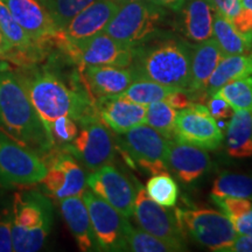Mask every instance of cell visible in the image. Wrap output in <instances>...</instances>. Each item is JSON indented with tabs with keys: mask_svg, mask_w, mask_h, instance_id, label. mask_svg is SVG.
<instances>
[{
	"mask_svg": "<svg viewBox=\"0 0 252 252\" xmlns=\"http://www.w3.org/2000/svg\"><path fill=\"white\" fill-rule=\"evenodd\" d=\"M17 71L48 133L54 121L63 116L74 119L80 126L99 119L94 99L78 69L68 81L49 65L36 64L18 68Z\"/></svg>",
	"mask_w": 252,
	"mask_h": 252,
	"instance_id": "6da1fadb",
	"label": "cell"
},
{
	"mask_svg": "<svg viewBox=\"0 0 252 252\" xmlns=\"http://www.w3.org/2000/svg\"><path fill=\"white\" fill-rule=\"evenodd\" d=\"M0 132L42 158L54 147L20 75L0 63Z\"/></svg>",
	"mask_w": 252,
	"mask_h": 252,
	"instance_id": "7a4b0ae2",
	"label": "cell"
},
{
	"mask_svg": "<svg viewBox=\"0 0 252 252\" xmlns=\"http://www.w3.org/2000/svg\"><path fill=\"white\" fill-rule=\"evenodd\" d=\"M191 46L186 41L162 39L135 47L130 69L135 80H147L186 91L190 71Z\"/></svg>",
	"mask_w": 252,
	"mask_h": 252,
	"instance_id": "3957f363",
	"label": "cell"
},
{
	"mask_svg": "<svg viewBox=\"0 0 252 252\" xmlns=\"http://www.w3.org/2000/svg\"><path fill=\"white\" fill-rule=\"evenodd\" d=\"M13 251L35 252L45 244L53 226V204L41 191L28 189L14 194Z\"/></svg>",
	"mask_w": 252,
	"mask_h": 252,
	"instance_id": "277c9868",
	"label": "cell"
},
{
	"mask_svg": "<svg viewBox=\"0 0 252 252\" xmlns=\"http://www.w3.org/2000/svg\"><path fill=\"white\" fill-rule=\"evenodd\" d=\"M166 19V8L150 0L128 1L121 4L103 32L119 42L138 47L159 34Z\"/></svg>",
	"mask_w": 252,
	"mask_h": 252,
	"instance_id": "5b68a950",
	"label": "cell"
},
{
	"mask_svg": "<svg viewBox=\"0 0 252 252\" xmlns=\"http://www.w3.org/2000/svg\"><path fill=\"white\" fill-rule=\"evenodd\" d=\"M54 46L80 71L89 65L130 68L135 54V47L119 42L104 32L77 41L63 39L58 32L54 37Z\"/></svg>",
	"mask_w": 252,
	"mask_h": 252,
	"instance_id": "8992f818",
	"label": "cell"
},
{
	"mask_svg": "<svg viewBox=\"0 0 252 252\" xmlns=\"http://www.w3.org/2000/svg\"><path fill=\"white\" fill-rule=\"evenodd\" d=\"M185 234L210 251L225 252L237 237L229 217L213 209H175Z\"/></svg>",
	"mask_w": 252,
	"mask_h": 252,
	"instance_id": "52a82bcc",
	"label": "cell"
},
{
	"mask_svg": "<svg viewBox=\"0 0 252 252\" xmlns=\"http://www.w3.org/2000/svg\"><path fill=\"white\" fill-rule=\"evenodd\" d=\"M46 173L41 157L0 132V188H28L40 184Z\"/></svg>",
	"mask_w": 252,
	"mask_h": 252,
	"instance_id": "ba28073f",
	"label": "cell"
},
{
	"mask_svg": "<svg viewBox=\"0 0 252 252\" xmlns=\"http://www.w3.org/2000/svg\"><path fill=\"white\" fill-rule=\"evenodd\" d=\"M128 162L134 161L145 172L159 174L168 169V139L150 125L141 124L117 135Z\"/></svg>",
	"mask_w": 252,
	"mask_h": 252,
	"instance_id": "9c48e42d",
	"label": "cell"
},
{
	"mask_svg": "<svg viewBox=\"0 0 252 252\" xmlns=\"http://www.w3.org/2000/svg\"><path fill=\"white\" fill-rule=\"evenodd\" d=\"M41 159L47 167L45 178L41 181L46 194L58 201L83 194L87 186L86 174L70 153L54 146Z\"/></svg>",
	"mask_w": 252,
	"mask_h": 252,
	"instance_id": "30bf717a",
	"label": "cell"
},
{
	"mask_svg": "<svg viewBox=\"0 0 252 252\" xmlns=\"http://www.w3.org/2000/svg\"><path fill=\"white\" fill-rule=\"evenodd\" d=\"M82 198L87 204L99 251H127V219L91 190H84Z\"/></svg>",
	"mask_w": 252,
	"mask_h": 252,
	"instance_id": "8fae6325",
	"label": "cell"
},
{
	"mask_svg": "<svg viewBox=\"0 0 252 252\" xmlns=\"http://www.w3.org/2000/svg\"><path fill=\"white\" fill-rule=\"evenodd\" d=\"M59 147L70 153L90 172L111 163L116 153L111 132L99 119L81 125L75 139Z\"/></svg>",
	"mask_w": 252,
	"mask_h": 252,
	"instance_id": "7c38bea8",
	"label": "cell"
},
{
	"mask_svg": "<svg viewBox=\"0 0 252 252\" xmlns=\"http://www.w3.org/2000/svg\"><path fill=\"white\" fill-rule=\"evenodd\" d=\"M174 139L206 151L219 149L223 133L206 105L193 103L176 113Z\"/></svg>",
	"mask_w": 252,
	"mask_h": 252,
	"instance_id": "4fadbf2b",
	"label": "cell"
},
{
	"mask_svg": "<svg viewBox=\"0 0 252 252\" xmlns=\"http://www.w3.org/2000/svg\"><path fill=\"white\" fill-rule=\"evenodd\" d=\"M133 216L135 222L145 231L166 241L186 245V234L175 212H169L165 207L154 202L138 181Z\"/></svg>",
	"mask_w": 252,
	"mask_h": 252,
	"instance_id": "5bb4252c",
	"label": "cell"
},
{
	"mask_svg": "<svg viewBox=\"0 0 252 252\" xmlns=\"http://www.w3.org/2000/svg\"><path fill=\"white\" fill-rule=\"evenodd\" d=\"M87 185L91 191L117 209L123 216H133L135 189L131 181L115 166L104 165L88 176Z\"/></svg>",
	"mask_w": 252,
	"mask_h": 252,
	"instance_id": "9a60e30c",
	"label": "cell"
},
{
	"mask_svg": "<svg viewBox=\"0 0 252 252\" xmlns=\"http://www.w3.org/2000/svg\"><path fill=\"white\" fill-rule=\"evenodd\" d=\"M15 21L32 39L41 43H53L59 30L47 9L37 0H2Z\"/></svg>",
	"mask_w": 252,
	"mask_h": 252,
	"instance_id": "2e32d148",
	"label": "cell"
},
{
	"mask_svg": "<svg viewBox=\"0 0 252 252\" xmlns=\"http://www.w3.org/2000/svg\"><path fill=\"white\" fill-rule=\"evenodd\" d=\"M119 6L121 4L115 0H96L71 19L62 31H59V35L69 41L83 40L96 35L105 30Z\"/></svg>",
	"mask_w": 252,
	"mask_h": 252,
	"instance_id": "e0dca14e",
	"label": "cell"
},
{
	"mask_svg": "<svg viewBox=\"0 0 252 252\" xmlns=\"http://www.w3.org/2000/svg\"><path fill=\"white\" fill-rule=\"evenodd\" d=\"M94 104L100 122L117 134L146 123V106L141 104L118 96L102 97L94 100Z\"/></svg>",
	"mask_w": 252,
	"mask_h": 252,
	"instance_id": "ac0fdd59",
	"label": "cell"
},
{
	"mask_svg": "<svg viewBox=\"0 0 252 252\" xmlns=\"http://www.w3.org/2000/svg\"><path fill=\"white\" fill-rule=\"evenodd\" d=\"M210 165L212 160L206 150L176 139L168 140V167L185 185L198 180Z\"/></svg>",
	"mask_w": 252,
	"mask_h": 252,
	"instance_id": "d6986e66",
	"label": "cell"
},
{
	"mask_svg": "<svg viewBox=\"0 0 252 252\" xmlns=\"http://www.w3.org/2000/svg\"><path fill=\"white\" fill-rule=\"evenodd\" d=\"M222 58V52L214 37L191 47L190 71L186 89V93L190 96L191 99L207 96V84Z\"/></svg>",
	"mask_w": 252,
	"mask_h": 252,
	"instance_id": "ffe728a7",
	"label": "cell"
},
{
	"mask_svg": "<svg viewBox=\"0 0 252 252\" xmlns=\"http://www.w3.org/2000/svg\"><path fill=\"white\" fill-rule=\"evenodd\" d=\"M84 83L91 97L96 100L102 97L117 96L135 81L130 68L113 65H89L81 70Z\"/></svg>",
	"mask_w": 252,
	"mask_h": 252,
	"instance_id": "44dd1931",
	"label": "cell"
},
{
	"mask_svg": "<svg viewBox=\"0 0 252 252\" xmlns=\"http://www.w3.org/2000/svg\"><path fill=\"white\" fill-rule=\"evenodd\" d=\"M214 6L209 0H185L178 9L179 30L189 41L202 42L213 37Z\"/></svg>",
	"mask_w": 252,
	"mask_h": 252,
	"instance_id": "7402d4cb",
	"label": "cell"
},
{
	"mask_svg": "<svg viewBox=\"0 0 252 252\" xmlns=\"http://www.w3.org/2000/svg\"><path fill=\"white\" fill-rule=\"evenodd\" d=\"M61 214L74 236L78 249L83 252L99 251L87 204L81 196H70L60 200Z\"/></svg>",
	"mask_w": 252,
	"mask_h": 252,
	"instance_id": "603a6c76",
	"label": "cell"
},
{
	"mask_svg": "<svg viewBox=\"0 0 252 252\" xmlns=\"http://www.w3.org/2000/svg\"><path fill=\"white\" fill-rule=\"evenodd\" d=\"M225 150L235 159L252 157V111H234L226 128Z\"/></svg>",
	"mask_w": 252,
	"mask_h": 252,
	"instance_id": "cb8c5ba5",
	"label": "cell"
},
{
	"mask_svg": "<svg viewBox=\"0 0 252 252\" xmlns=\"http://www.w3.org/2000/svg\"><path fill=\"white\" fill-rule=\"evenodd\" d=\"M213 36L223 56L244 55L251 52L252 42L236 30L228 18L214 11Z\"/></svg>",
	"mask_w": 252,
	"mask_h": 252,
	"instance_id": "d4e9b609",
	"label": "cell"
},
{
	"mask_svg": "<svg viewBox=\"0 0 252 252\" xmlns=\"http://www.w3.org/2000/svg\"><path fill=\"white\" fill-rule=\"evenodd\" d=\"M252 75V55L223 56L209 78L206 94L212 96L228 82Z\"/></svg>",
	"mask_w": 252,
	"mask_h": 252,
	"instance_id": "484cf974",
	"label": "cell"
},
{
	"mask_svg": "<svg viewBox=\"0 0 252 252\" xmlns=\"http://www.w3.org/2000/svg\"><path fill=\"white\" fill-rule=\"evenodd\" d=\"M214 203L220 207L231 220L237 235H252V201L239 197L212 196Z\"/></svg>",
	"mask_w": 252,
	"mask_h": 252,
	"instance_id": "4316f807",
	"label": "cell"
},
{
	"mask_svg": "<svg viewBox=\"0 0 252 252\" xmlns=\"http://www.w3.org/2000/svg\"><path fill=\"white\" fill-rule=\"evenodd\" d=\"M127 251L134 252H176L186 251V245L159 238L145 230H137L130 224L126 231Z\"/></svg>",
	"mask_w": 252,
	"mask_h": 252,
	"instance_id": "83f0119b",
	"label": "cell"
},
{
	"mask_svg": "<svg viewBox=\"0 0 252 252\" xmlns=\"http://www.w3.org/2000/svg\"><path fill=\"white\" fill-rule=\"evenodd\" d=\"M212 196L239 197L252 201V176L224 172L214 181Z\"/></svg>",
	"mask_w": 252,
	"mask_h": 252,
	"instance_id": "f1b7e54d",
	"label": "cell"
},
{
	"mask_svg": "<svg viewBox=\"0 0 252 252\" xmlns=\"http://www.w3.org/2000/svg\"><path fill=\"white\" fill-rule=\"evenodd\" d=\"M172 91H174V89L162 86L157 82L135 80L127 87V89L117 96L123 99L147 106L149 104L158 102V100H165Z\"/></svg>",
	"mask_w": 252,
	"mask_h": 252,
	"instance_id": "f546056e",
	"label": "cell"
},
{
	"mask_svg": "<svg viewBox=\"0 0 252 252\" xmlns=\"http://www.w3.org/2000/svg\"><path fill=\"white\" fill-rule=\"evenodd\" d=\"M214 94L229 103L234 111L237 110L252 111V76L228 82Z\"/></svg>",
	"mask_w": 252,
	"mask_h": 252,
	"instance_id": "4dcf8cb0",
	"label": "cell"
},
{
	"mask_svg": "<svg viewBox=\"0 0 252 252\" xmlns=\"http://www.w3.org/2000/svg\"><path fill=\"white\" fill-rule=\"evenodd\" d=\"M176 110L166 100H158L146 106V123L166 139H174Z\"/></svg>",
	"mask_w": 252,
	"mask_h": 252,
	"instance_id": "1f68e13d",
	"label": "cell"
},
{
	"mask_svg": "<svg viewBox=\"0 0 252 252\" xmlns=\"http://www.w3.org/2000/svg\"><path fill=\"white\" fill-rule=\"evenodd\" d=\"M146 193L154 202L171 208L178 202L179 187L174 179L167 172L156 174L147 181Z\"/></svg>",
	"mask_w": 252,
	"mask_h": 252,
	"instance_id": "d6a6232c",
	"label": "cell"
},
{
	"mask_svg": "<svg viewBox=\"0 0 252 252\" xmlns=\"http://www.w3.org/2000/svg\"><path fill=\"white\" fill-rule=\"evenodd\" d=\"M96 0H43L42 6L47 9L56 28L62 31L80 12Z\"/></svg>",
	"mask_w": 252,
	"mask_h": 252,
	"instance_id": "836d02e7",
	"label": "cell"
},
{
	"mask_svg": "<svg viewBox=\"0 0 252 252\" xmlns=\"http://www.w3.org/2000/svg\"><path fill=\"white\" fill-rule=\"evenodd\" d=\"M78 133L76 122L70 117L63 116L54 121L49 128V134L54 141V146H63L75 139Z\"/></svg>",
	"mask_w": 252,
	"mask_h": 252,
	"instance_id": "e575fe53",
	"label": "cell"
},
{
	"mask_svg": "<svg viewBox=\"0 0 252 252\" xmlns=\"http://www.w3.org/2000/svg\"><path fill=\"white\" fill-rule=\"evenodd\" d=\"M12 225H13V213L12 209L7 208L0 214V252L13 251Z\"/></svg>",
	"mask_w": 252,
	"mask_h": 252,
	"instance_id": "d590c367",
	"label": "cell"
},
{
	"mask_svg": "<svg viewBox=\"0 0 252 252\" xmlns=\"http://www.w3.org/2000/svg\"><path fill=\"white\" fill-rule=\"evenodd\" d=\"M207 108L209 110L210 115L217 119L230 118L234 113V109L229 105V103H226L224 99L216 94H212L210 98L208 99Z\"/></svg>",
	"mask_w": 252,
	"mask_h": 252,
	"instance_id": "8d00e7d4",
	"label": "cell"
},
{
	"mask_svg": "<svg viewBox=\"0 0 252 252\" xmlns=\"http://www.w3.org/2000/svg\"><path fill=\"white\" fill-rule=\"evenodd\" d=\"M209 1L212 2L215 11H219L230 21L234 20L242 11L241 0H209Z\"/></svg>",
	"mask_w": 252,
	"mask_h": 252,
	"instance_id": "74e56055",
	"label": "cell"
},
{
	"mask_svg": "<svg viewBox=\"0 0 252 252\" xmlns=\"http://www.w3.org/2000/svg\"><path fill=\"white\" fill-rule=\"evenodd\" d=\"M165 100L175 110L187 109L193 104V99H191L190 96L184 90L172 91V93L167 96V98Z\"/></svg>",
	"mask_w": 252,
	"mask_h": 252,
	"instance_id": "f35d334b",
	"label": "cell"
},
{
	"mask_svg": "<svg viewBox=\"0 0 252 252\" xmlns=\"http://www.w3.org/2000/svg\"><path fill=\"white\" fill-rule=\"evenodd\" d=\"M225 252H252V235H237Z\"/></svg>",
	"mask_w": 252,
	"mask_h": 252,
	"instance_id": "ab89813d",
	"label": "cell"
},
{
	"mask_svg": "<svg viewBox=\"0 0 252 252\" xmlns=\"http://www.w3.org/2000/svg\"><path fill=\"white\" fill-rule=\"evenodd\" d=\"M13 46L9 43V41L6 39L4 34H2V32L0 31V59L7 61V59L9 58V55L13 53Z\"/></svg>",
	"mask_w": 252,
	"mask_h": 252,
	"instance_id": "60d3db41",
	"label": "cell"
},
{
	"mask_svg": "<svg viewBox=\"0 0 252 252\" xmlns=\"http://www.w3.org/2000/svg\"><path fill=\"white\" fill-rule=\"evenodd\" d=\"M150 1L154 2V4L161 6V7L173 9V11H178L181 7V5L184 4L185 0H150Z\"/></svg>",
	"mask_w": 252,
	"mask_h": 252,
	"instance_id": "b9f144b4",
	"label": "cell"
},
{
	"mask_svg": "<svg viewBox=\"0 0 252 252\" xmlns=\"http://www.w3.org/2000/svg\"><path fill=\"white\" fill-rule=\"evenodd\" d=\"M242 7L252 12V0H241Z\"/></svg>",
	"mask_w": 252,
	"mask_h": 252,
	"instance_id": "7bdbcfd3",
	"label": "cell"
},
{
	"mask_svg": "<svg viewBox=\"0 0 252 252\" xmlns=\"http://www.w3.org/2000/svg\"><path fill=\"white\" fill-rule=\"evenodd\" d=\"M115 1L119 2V4H124V2H128V1H138V0H115Z\"/></svg>",
	"mask_w": 252,
	"mask_h": 252,
	"instance_id": "ee69618b",
	"label": "cell"
},
{
	"mask_svg": "<svg viewBox=\"0 0 252 252\" xmlns=\"http://www.w3.org/2000/svg\"><path fill=\"white\" fill-rule=\"evenodd\" d=\"M37 1H39V2H40V4H41V5H42V2H43V0H37Z\"/></svg>",
	"mask_w": 252,
	"mask_h": 252,
	"instance_id": "f6af8a7d",
	"label": "cell"
}]
</instances>
